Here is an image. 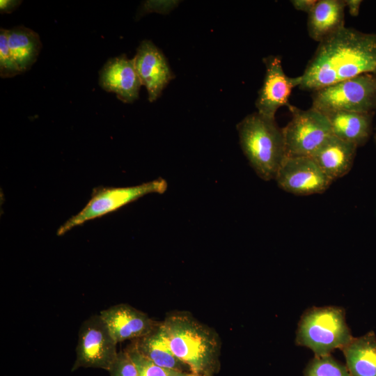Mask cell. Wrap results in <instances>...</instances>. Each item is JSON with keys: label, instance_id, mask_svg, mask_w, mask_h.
Segmentation results:
<instances>
[{"label": "cell", "instance_id": "25", "mask_svg": "<svg viewBox=\"0 0 376 376\" xmlns=\"http://www.w3.org/2000/svg\"><path fill=\"white\" fill-rule=\"evenodd\" d=\"M22 3V1L15 0H1L0 1V11L1 14L11 13L15 10Z\"/></svg>", "mask_w": 376, "mask_h": 376}, {"label": "cell", "instance_id": "7", "mask_svg": "<svg viewBox=\"0 0 376 376\" xmlns=\"http://www.w3.org/2000/svg\"><path fill=\"white\" fill-rule=\"evenodd\" d=\"M291 120L283 128L287 157H311L333 134L324 113L313 108L288 106Z\"/></svg>", "mask_w": 376, "mask_h": 376}, {"label": "cell", "instance_id": "27", "mask_svg": "<svg viewBox=\"0 0 376 376\" xmlns=\"http://www.w3.org/2000/svg\"><path fill=\"white\" fill-rule=\"evenodd\" d=\"M181 376H200V375H196V374L192 373H185L184 375H182Z\"/></svg>", "mask_w": 376, "mask_h": 376}, {"label": "cell", "instance_id": "26", "mask_svg": "<svg viewBox=\"0 0 376 376\" xmlns=\"http://www.w3.org/2000/svg\"><path fill=\"white\" fill-rule=\"evenodd\" d=\"M345 1L350 15L352 17L358 16L363 1L361 0H345Z\"/></svg>", "mask_w": 376, "mask_h": 376}, {"label": "cell", "instance_id": "19", "mask_svg": "<svg viewBox=\"0 0 376 376\" xmlns=\"http://www.w3.org/2000/svg\"><path fill=\"white\" fill-rule=\"evenodd\" d=\"M8 45L22 72L31 69L42 48L39 35L24 26L8 29Z\"/></svg>", "mask_w": 376, "mask_h": 376}, {"label": "cell", "instance_id": "1", "mask_svg": "<svg viewBox=\"0 0 376 376\" xmlns=\"http://www.w3.org/2000/svg\"><path fill=\"white\" fill-rule=\"evenodd\" d=\"M369 72H376V33L344 26L319 42L299 88L313 92Z\"/></svg>", "mask_w": 376, "mask_h": 376}, {"label": "cell", "instance_id": "21", "mask_svg": "<svg viewBox=\"0 0 376 376\" xmlns=\"http://www.w3.org/2000/svg\"><path fill=\"white\" fill-rule=\"evenodd\" d=\"M126 350L135 363L139 376H181L186 373L157 366L143 355L133 343Z\"/></svg>", "mask_w": 376, "mask_h": 376}, {"label": "cell", "instance_id": "24", "mask_svg": "<svg viewBox=\"0 0 376 376\" xmlns=\"http://www.w3.org/2000/svg\"><path fill=\"white\" fill-rule=\"evenodd\" d=\"M318 0H291L290 3L295 9L307 13L313 10Z\"/></svg>", "mask_w": 376, "mask_h": 376}, {"label": "cell", "instance_id": "9", "mask_svg": "<svg viewBox=\"0 0 376 376\" xmlns=\"http://www.w3.org/2000/svg\"><path fill=\"white\" fill-rule=\"evenodd\" d=\"M275 180L281 189L297 196L322 194L333 182L311 157H287Z\"/></svg>", "mask_w": 376, "mask_h": 376}, {"label": "cell", "instance_id": "18", "mask_svg": "<svg viewBox=\"0 0 376 376\" xmlns=\"http://www.w3.org/2000/svg\"><path fill=\"white\" fill-rule=\"evenodd\" d=\"M133 344L143 355L157 366L187 373L185 370L187 366L171 350L162 322L148 335L134 340Z\"/></svg>", "mask_w": 376, "mask_h": 376}, {"label": "cell", "instance_id": "14", "mask_svg": "<svg viewBox=\"0 0 376 376\" xmlns=\"http://www.w3.org/2000/svg\"><path fill=\"white\" fill-rule=\"evenodd\" d=\"M357 148L356 145L332 135L311 157L334 182L350 171Z\"/></svg>", "mask_w": 376, "mask_h": 376}, {"label": "cell", "instance_id": "5", "mask_svg": "<svg viewBox=\"0 0 376 376\" xmlns=\"http://www.w3.org/2000/svg\"><path fill=\"white\" fill-rule=\"evenodd\" d=\"M312 107L322 112L376 111V72L359 75L313 91Z\"/></svg>", "mask_w": 376, "mask_h": 376}, {"label": "cell", "instance_id": "12", "mask_svg": "<svg viewBox=\"0 0 376 376\" xmlns=\"http://www.w3.org/2000/svg\"><path fill=\"white\" fill-rule=\"evenodd\" d=\"M99 315L117 343L143 338L159 324L127 304L113 305L101 311Z\"/></svg>", "mask_w": 376, "mask_h": 376}, {"label": "cell", "instance_id": "28", "mask_svg": "<svg viewBox=\"0 0 376 376\" xmlns=\"http://www.w3.org/2000/svg\"><path fill=\"white\" fill-rule=\"evenodd\" d=\"M374 139H375V145H376V132H375V136H374Z\"/></svg>", "mask_w": 376, "mask_h": 376}, {"label": "cell", "instance_id": "13", "mask_svg": "<svg viewBox=\"0 0 376 376\" xmlns=\"http://www.w3.org/2000/svg\"><path fill=\"white\" fill-rule=\"evenodd\" d=\"M99 84L107 92L114 93L125 103L139 98L141 84L134 59L125 55L111 58L100 71Z\"/></svg>", "mask_w": 376, "mask_h": 376}, {"label": "cell", "instance_id": "10", "mask_svg": "<svg viewBox=\"0 0 376 376\" xmlns=\"http://www.w3.org/2000/svg\"><path fill=\"white\" fill-rule=\"evenodd\" d=\"M265 75L256 101L257 112L262 116L275 119L277 110L288 106V100L294 88L301 85V75L290 77L285 73L281 59L270 55L263 58Z\"/></svg>", "mask_w": 376, "mask_h": 376}, {"label": "cell", "instance_id": "4", "mask_svg": "<svg viewBox=\"0 0 376 376\" xmlns=\"http://www.w3.org/2000/svg\"><path fill=\"white\" fill-rule=\"evenodd\" d=\"M353 338L343 308L313 306L301 316L295 343L311 349L315 357H324L336 349L341 350Z\"/></svg>", "mask_w": 376, "mask_h": 376}, {"label": "cell", "instance_id": "22", "mask_svg": "<svg viewBox=\"0 0 376 376\" xmlns=\"http://www.w3.org/2000/svg\"><path fill=\"white\" fill-rule=\"evenodd\" d=\"M22 73L17 66L8 45V29L0 31V76L9 78Z\"/></svg>", "mask_w": 376, "mask_h": 376}, {"label": "cell", "instance_id": "23", "mask_svg": "<svg viewBox=\"0 0 376 376\" xmlns=\"http://www.w3.org/2000/svg\"><path fill=\"white\" fill-rule=\"evenodd\" d=\"M109 373L111 376H139L137 368L126 350L118 352Z\"/></svg>", "mask_w": 376, "mask_h": 376}, {"label": "cell", "instance_id": "3", "mask_svg": "<svg viewBox=\"0 0 376 376\" xmlns=\"http://www.w3.org/2000/svg\"><path fill=\"white\" fill-rule=\"evenodd\" d=\"M237 130L242 150L256 174L265 181L275 179L287 157L283 128L275 119L256 111L244 117Z\"/></svg>", "mask_w": 376, "mask_h": 376}, {"label": "cell", "instance_id": "8", "mask_svg": "<svg viewBox=\"0 0 376 376\" xmlns=\"http://www.w3.org/2000/svg\"><path fill=\"white\" fill-rule=\"evenodd\" d=\"M117 344L99 314L89 317L79 330L72 370L93 368L109 371L118 357Z\"/></svg>", "mask_w": 376, "mask_h": 376}, {"label": "cell", "instance_id": "6", "mask_svg": "<svg viewBox=\"0 0 376 376\" xmlns=\"http://www.w3.org/2000/svg\"><path fill=\"white\" fill-rule=\"evenodd\" d=\"M166 189L167 183L162 178L132 187L95 188L86 205L60 226L57 235H63L75 227L116 211L147 194H163Z\"/></svg>", "mask_w": 376, "mask_h": 376}, {"label": "cell", "instance_id": "11", "mask_svg": "<svg viewBox=\"0 0 376 376\" xmlns=\"http://www.w3.org/2000/svg\"><path fill=\"white\" fill-rule=\"evenodd\" d=\"M133 59L141 84L148 91L149 101H155L175 77L165 56L150 40H143Z\"/></svg>", "mask_w": 376, "mask_h": 376}, {"label": "cell", "instance_id": "17", "mask_svg": "<svg viewBox=\"0 0 376 376\" xmlns=\"http://www.w3.org/2000/svg\"><path fill=\"white\" fill-rule=\"evenodd\" d=\"M341 350L352 376H376V335L373 331L353 338Z\"/></svg>", "mask_w": 376, "mask_h": 376}, {"label": "cell", "instance_id": "2", "mask_svg": "<svg viewBox=\"0 0 376 376\" xmlns=\"http://www.w3.org/2000/svg\"><path fill=\"white\" fill-rule=\"evenodd\" d=\"M162 324L174 355L191 373L212 376L218 367L221 345L217 333L187 312L171 313Z\"/></svg>", "mask_w": 376, "mask_h": 376}, {"label": "cell", "instance_id": "15", "mask_svg": "<svg viewBox=\"0 0 376 376\" xmlns=\"http://www.w3.org/2000/svg\"><path fill=\"white\" fill-rule=\"evenodd\" d=\"M345 0H318L308 14L307 30L311 38L320 42L345 26Z\"/></svg>", "mask_w": 376, "mask_h": 376}, {"label": "cell", "instance_id": "16", "mask_svg": "<svg viewBox=\"0 0 376 376\" xmlns=\"http://www.w3.org/2000/svg\"><path fill=\"white\" fill-rule=\"evenodd\" d=\"M323 113L327 117L335 136L357 147L363 146L369 139L374 113L346 111H333Z\"/></svg>", "mask_w": 376, "mask_h": 376}, {"label": "cell", "instance_id": "20", "mask_svg": "<svg viewBox=\"0 0 376 376\" xmlns=\"http://www.w3.org/2000/svg\"><path fill=\"white\" fill-rule=\"evenodd\" d=\"M304 376H352L346 366L331 355L315 357L306 366Z\"/></svg>", "mask_w": 376, "mask_h": 376}]
</instances>
